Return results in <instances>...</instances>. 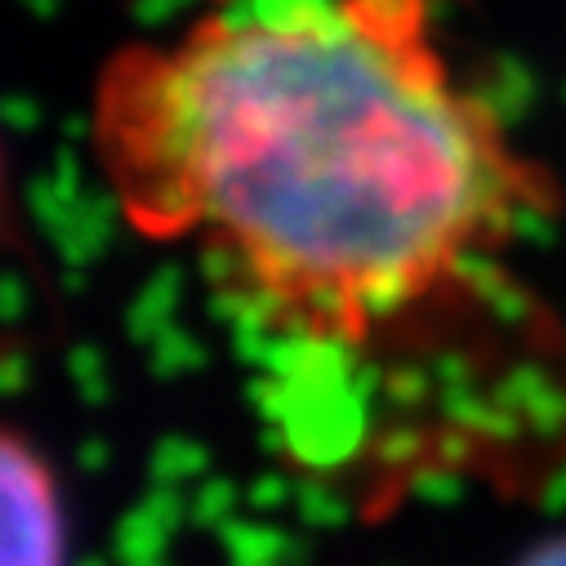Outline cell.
Instances as JSON below:
<instances>
[{"instance_id": "1", "label": "cell", "mask_w": 566, "mask_h": 566, "mask_svg": "<svg viewBox=\"0 0 566 566\" xmlns=\"http://www.w3.org/2000/svg\"><path fill=\"white\" fill-rule=\"evenodd\" d=\"M90 134L134 232L188 241L241 317L322 348L375 344L557 201L429 0H219L107 59Z\"/></svg>"}, {"instance_id": "2", "label": "cell", "mask_w": 566, "mask_h": 566, "mask_svg": "<svg viewBox=\"0 0 566 566\" xmlns=\"http://www.w3.org/2000/svg\"><path fill=\"white\" fill-rule=\"evenodd\" d=\"M6 566H63L67 526L50 464L23 442L6 438Z\"/></svg>"}, {"instance_id": "3", "label": "cell", "mask_w": 566, "mask_h": 566, "mask_svg": "<svg viewBox=\"0 0 566 566\" xmlns=\"http://www.w3.org/2000/svg\"><path fill=\"white\" fill-rule=\"evenodd\" d=\"M526 566H566V544H553V548H544V553H535Z\"/></svg>"}]
</instances>
